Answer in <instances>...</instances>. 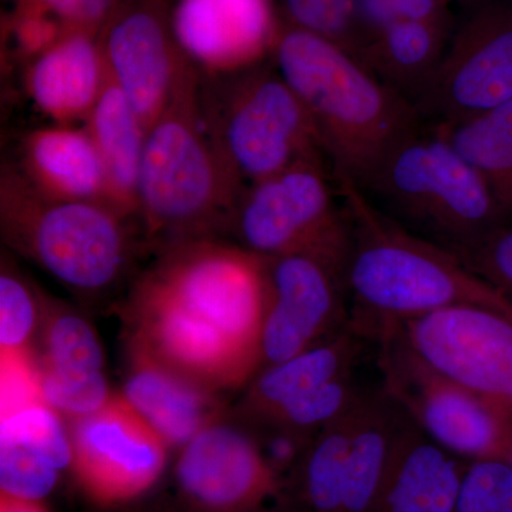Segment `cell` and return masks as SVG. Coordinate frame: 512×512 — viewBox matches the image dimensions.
<instances>
[{
	"label": "cell",
	"mask_w": 512,
	"mask_h": 512,
	"mask_svg": "<svg viewBox=\"0 0 512 512\" xmlns=\"http://www.w3.org/2000/svg\"><path fill=\"white\" fill-rule=\"evenodd\" d=\"M336 184L349 222L350 323L363 338L373 342L387 326L453 306H485L512 315L511 299L454 252L387 217L355 184Z\"/></svg>",
	"instance_id": "6da1fadb"
},
{
	"label": "cell",
	"mask_w": 512,
	"mask_h": 512,
	"mask_svg": "<svg viewBox=\"0 0 512 512\" xmlns=\"http://www.w3.org/2000/svg\"><path fill=\"white\" fill-rule=\"evenodd\" d=\"M272 52L311 117L335 180L365 190L394 148L424 124L412 101L328 37L286 25Z\"/></svg>",
	"instance_id": "7a4b0ae2"
},
{
	"label": "cell",
	"mask_w": 512,
	"mask_h": 512,
	"mask_svg": "<svg viewBox=\"0 0 512 512\" xmlns=\"http://www.w3.org/2000/svg\"><path fill=\"white\" fill-rule=\"evenodd\" d=\"M204 124L194 77L147 131L137 212L170 245L231 224L245 191Z\"/></svg>",
	"instance_id": "3957f363"
},
{
	"label": "cell",
	"mask_w": 512,
	"mask_h": 512,
	"mask_svg": "<svg viewBox=\"0 0 512 512\" xmlns=\"http://www.w3.org/2000/svg\"><path fill=\"white\" fill-rule=\"evenodd\" d=\"M362 191L387 217L454 254L508 224L476 168L426 124L394 148Z\"/></svg>",
	"instance_id": "277c9868"
},
{
	"label": "cell",
	"mask_w": 512,
	"mask_h": 512,
	"mask_svg": "<svg viewBox=\"0 0 512 512\" xmlns=\"http://www.w3.org/2000/svg\"><path fill=\"white\" fill-rule=\"evenodd\" d=\"M126 215L107 202L45 197L19 175L2 183L3 237L67 288L99 293L131 256Z\"/></svg>",
	"instance_id": "5b68a950"
},
{
	"label": "cell",
	"mask_w": 512,
	"mask_h": 512,
	"mask_svg": "<svg viewBox=\"0 0 512 512\" xmlns=\"http://www.w3.org/2000/svg\"><path fill=\"white\" fill-rule=\"evenodd\" d=\"M261 367L264 258L210 238L170 245L137 285Z\"/></svg>",
	"instance_id": "8992f818"
},
{
	"label": "cell",
	"mask_w": 512,
	"mask_h": 512,
	"mask_svg": "<svg viewBox=\"0 0 512 512\" xmlns=\"http://www.w3.org/2000/svg\"><path fill=\"white\" fill-rule=\"evenodd\" d=\"M205 123L245 188L292 165L326 158L308 111L276 69L245 70Z\"/></svg>",
	"instance_id": "52a82bcc"
},
{
	"label": "cell",
	"mask_w": 512,
	"mask_h": 512,
	"mask_svg": "<svg viewBox=\"0 0 512 512\" xmlns=\"http://www.w3.org/2000/svg\"><path fill=\"white\" fill-rule=\"evenodd\" d=\"M379 345L383 387L424 436L466 461L507 460L512 414L427 365L396 326L373 339Z\"/></svg>",
	"instance_id": "ba28073f"
},
{
	"label": "cell",
	"mask_w": 512,
	"mask_h": 512,
	"mask_svg": "<svg viewBox=\"0 0 512 512\" xmlns=\"http://www.w3.org/2000/svg\"><path fill=\"white\" fill-rule=\"evenodd\" d=\"M325 161H303L248 185L231 224L241 247L261 256L315 254L345 265L349 222Z\"/></svg>",
	"instance_id": "9c48e42d"
},
{
	"label": "cell",
	"mask_w": 512,
	"mask_h": 512,
	"mask_svg": "<svg viewBox=\"0 0 512 512\" xmlns=\"http://www.w3.org/2000/svg\"><path fill=\"white\" fill-rule=\"evenodd\" d=\"M512 100V9L484 6L451 37L414 101L426 126H448Z\"/></svg>",
	"instance_id": "30bf717a"
},
{
	"label": "cell",
	"mask_w": 512,
	"mask_h": 512,
	"mask_svg": "<svg viewBox=\"0 0 512 512\" xmlns=\"http://www.w3.org/2000/svg\"><path fill=\"white\" fill-rule=\"evenodd\" d=\"M264 264L259 370L285 362L350 325L345 265L315 254L264 258Z\"/></svg>",
	"instance_id": "8fae6325"
},
{
	"label": "cell",
	"mask_w": 512,
	"mask_h": 512,
	"mask_svg": "<svg viewBox=\"0 0 512 512\" xmlns=\"http://www.w3.org/2000/svg\"><path fill=\"white\" fill-rule=\"evenodd\" d=\"M394 326L427 365L512 414L511 313L453 306Z\"/></svg>",
	"instance_id": "7c38bea8"
},
{
	"label": "cell",
	"mask_w": 512,
	"mask_h": 512,
	"mask_svg": "<svg viewBox=\"0 0 512 512\" xmlns=\"http://www.w3.org/2000/svg\"><path fill=\"white\" fill-rule=\"evenodd\" d=\"M70 440L76 476L100 503L131 500L163 473L167 444L121 396L111 397L99 412L73 420Z\"/></svg>",
	"instance_id": "4fadbf2b"
},
{
	"label": "cell",
	"mask_w": 512,
	"mask_h": 512,
	"mask_svg": "<svg viewBox=\"0 0 512 512\" xmlns=\"http://www.w3.org/2000/svg\"><path fill=\"white\" fill-rule=\"evenodd\" d=\"M177 480L201 512H249L279 490V477L255 434L217 419L183 447Z\"/></svg>",
	"instance_id": "5bb4252c"
},
{
	"label": "cell",
	"mask_w": 512,
	"mask_h": 512,
	"mask_svg": "<svg viewBox=\"0 0 512 512\" xmlns=\"http://www.w3.org/2000/svg\"><path fill=\"white\" fill-rule=\"evenodd\" d=\"M101 49L111 82L147 130L194 79L177 40L154 9L133 8L114 16Z\"/></svg>",
	"instance_id": "9a60e30c"
},
{
	"label": "cell",
	"mask_w": 512,
	"mask_h": 512,
	"mask_svg": "<svg viewBox=\"0 0 512 512\" xmlns=\"http://www.w3.org/2000/svg\"><path fill=\"white\" fill-rule=\"evenodd\" d=\"M278 33L271 0H180L174 12L181 52L211 72L254 67Z\"/></svg>",
	"instance_id": "2e32d148"
},
{
	"label": "cell",
	"mask_w": 512,
	"mask_h": 512,
	"mask_svg": "<svg viewBox=\"0 0 512 512\" xmlns=\"http://www.w3.org/2000/svg\"><path fill=\"white\" fill-rule=\"evenodd\" d=\"M124 402L170 446L184 447L212 421L220 419L214 390L202 386L131 349Z\"/></svg>",
	"instance_id": "e0dca14e"
},
{
	"label": "cell",
	"mask_w": 512,
	"mask_h": 512,
	"mask_svg": "<svg viewBox=\"0 0 512 512\" xmlns=\"http://www.w3.org/2000/svg\"><path fill=\"white\" fill-rule=\"evenodd\" d=\"M109 80L101 43L92 33L69 30L36 57L28 76L30 96L59 123L89 116Z\"/></svg>",
	"instance_id": "ac0fdd59"
},
{
	"label": "cell",
	"mask_w": 512,
	"mask_h": 512,
	"mask_svg": "<svg viewBox=\"0 0 512 512\" xmlns=\"http://www.w3.org/2000/svg\"><path fill=\"white\" fill-rule=\"evenodd\" d=\"M23 168V178L45 197L110 204L103 160L86 127L62 124L30 134Z\"/></svg>",
	"instance_id": "d6986e66"
},
{
	"label": "cell",
	"mask_w": 512,
	"mask_h": 512,
	"mask_svg": "<svg viewBox=\"0 0 512 512\" xmlns=\"http://www.w3.org/2000/svg\"><path fill=\"white\" fill-rule=\"evenodd\" d=\"M366 340L350 323L313 348L259 370L242 400V419L255 429L295 397L353 372Z\"/></svg>",
	"instance_id": "ffe728a7"
},
{
	"label": "cell",
	"mask_w": 512,
	"mask_h": 512,
	"mask_svg": "<svg viewBox=\"0 0 512 512\" xmlns=\"http://www.w3.org/2000/svg\"><path fill=\"white\" fill-rule=\"evenodd\" d=\"M466 464L412 423L372 512H456Z\"/></svg>",
	"instance_id": "44dd1931"
},
{
	"label": "cell",
	"mask_w": 512,
	"mask_h": 512,
	"mask_svg": "<svg viewBox=\"0 0 512 512\" xmlns=\"http://www.w3.org/2000/svg\"><path fill=\"white\" fill-rule=\"evenodd\" d=\"M412 423L383 386L370 390L350 450L342 512H372Z\"/></svg>",
	"instance_id": "7402d4cb"
},
{
	"label": "cell",
	"mask_w": 512,
	"mask_h": 512,
	"mask_svg": "<svg viewBox=\"0 0 512 512\" xmlns=\"http://www.w3.org/2000/svg\"><path fill=\"white\" fill-rule=\"evenodd\" d=\"M86 130L103 160L111 207L126 217L136 214L138 175L148 130L110 77L86 117Z\"/></svg>",
	"instance_id": "603a6c76"
},
{
	"label": "cell",
	"mask_w": 512,
	"mask_h": 512,
	"mask_svg": "<svg viewBox=\"0 0 512 512\" xmlns=\"http://www.w3.org/2000/svg\"><path fill=\"white\" fill-rule=\"evenodd\" d=\"M448 22L403 20L384 29L356 57L380 82L416 101L447 46Z\"/></svg>",
	"instance_id": "cb8c5ba5"
},
{
	"label": "cell",
	"mask_w": 512,
	"mask_h": 512,
	"mask_svg": "<svg viewBox=\"0 0 512 512\" xmlns=\"http://www.w3.org/2000/svg\"><path fill=\"white\" fill-rule=\"evenodd\" d=\"M369 393L318 431L291 471L302 512H342L350 450Z\"/></svg>",
	"instance_id": "d4e9b609"
},
{
	"label": "cell",
	"mask_w": 512,
	"mask_h": 512,
	"mask_svg": "<svg viewBox=\"0 0 512 512\" xmlns=\"http://www.w3.org/2000/svg\"><path fill=\"white\" fill-rule=\"evenodd\" d=\"M431 128L476 168L512 222V100L480 116Z\"/></svg>",
	"instance_id": "484cf974"
},
{
	"label": "cell",
	"mask_w": 512,
	"mask_h": 512,
	"mask_svg": "<svg viewBox=\"0 0 512 512\" xmlns=\"http://www.w3.org/2000/svg\"><path fill=\"white\" fill-rule=\"evenodd\" d=\"M45 318V355L39 366L70 375L103 372V349L86 319L66 308H47Z\"/></svg>",
	"instance_id": "4316f807"
},
{
	"label": "cell",
	"mask_w": 512,
	"mask_h": 512,
	"mask_svg": "<svg viewBox=\"0 0 512 512\" xmlns=\"http://www.w3.org/2000/svg\"><path fill=\"white\" fill-rule=\"evenodd\" d=\"M367 392L369 389H363L356 382L353 372L346 373L295 397L254 430L276 427L313 437L323 427L350 412Z\"/></svg>",
	"instance_id": "83f0119b"
},
{
	"label": "cell",
	"mask_w": 512,
	"mask_h": 512,
	"mask_svg": "<svg viewBox=\"0 0 512 512\" xmlns=\"http://www.w3.org/2000/svg\"><path fill=\"white\" fill-rule=\"evenodd\" d=\"M0 443L20 444L29 448L57 470H63L73 463L70 433L64 430L60 414L45 402L30 404L19 412L3 417Z\"/></svg>",
	"instance_id": "f1b7e54d"
},
{
	"label": "cell",
	"mask_w": 512,
	"mask_h": 512,
	"mask_svg": "<svg viewBox=\"0 0 512 512\" xmlns=\"http://www.w3.org/2000/svg\"><path fill=\"white\" fill-rule=\"evenodd\" d=\"M403 20L448 22L443 0H355L353 3L352 55L384 29Z\"/></svg>",
	"instance_id": "f546056e"
},
{
	"label": "cell",
	"mask_w": 512,
	"mask_h": 512,
	"mask_svg": "<svg viewBox=\"0 0 512 512\" xmlns=\"http://www.w3.org/2000/svg\"><path fill=\"white\" fill-rule=\"evenodd\" d=\"M40 313L39 301L16 272L0 275V353L30 352Z\"/></svg>",
	"instance_id": "4dcf8cb0"
},
{
	"label": "cell",
	"mask_w": 512,
	"mask_h": 512,
	"mask_svg": "<svg viewBox=\"0 0 512 512\" xmlns=\"http://www.w3.org/2000/svg\"><path fill=\"white\" fill-rule=\"evenodd\" d=\"M39 372L43 402L72 421L99 412L113 397L103 372L70 375L42 366Z\"/></svg>",
	"instance_id": "1f68e13d"
},
{
	"label": "cell",
	"mask_w": 512,
	"mask_h": 512,
	"mask_svg": "<svg viewBox=\"0 0 512 512\" xmlns=\"http://www.w3.org/2000/svg\"><path fill=\"white\" fill-rule=\"evenodd\" d=\"M456 512H512V467L500 458L467 461Z\"/></svg>",
	"instance_id": "d6a6232c"
},
{
	"label": "cell",
	"mask_w": 512,
	"mask_h": 512,
	"mask_svg": "<svg viewBox=\"0 0 512 512\" xmlns=\"http://www.w3.org/2000/svg\"><path fill=\"white\" fill-rule=\"evenodd\" d=\"M59 470L20 444L0 443V490L3 495L40 501L55 488Z\"/></svg>",
	"instance_id": "836d02e7"
},
{
	"label": "cell",
	"mask_w": 512,
	"mask_h": 512,
	"mask_svg": "<svg viewBox=\"0 0 512 512\" xmlns=\"http://www.w3.org/2000/svg\"><path fill=\"white\" fill-rule=\"evenodd\" d=\"M288 25L333 40L352 53L355 0H281Z\"/></svg>",
	"instance_id": "e575fe53"
},
{
	"label": "cell",
	"mask_w": 512,
	"mask_h": 512,
	"mask_svg": "<svg viewBox=\"0 0 512 512\" xmlns=\"http://www.w3.org/2000/svg\"><path fill=\"white\" fill-rule=\"evenodd\" d=\"M456 255L474 274L500 289L512 301V222Z\"/></svg>",
	"instance_id": "d590c367"
},
{
	"label": "cell",
	"mask_w": 512,
	"mask_h": 512,
	"mask_svg": "<svg viewBox=\"0 0 512 512\" xmlns=\"http://www.w3.org/2000/svg\"><path fill=\"white\" fill-rule=\"evenodd\" d=\"M2 419L30 404L43 402L39 365L30 352L0 353Z\"/></svg>",
	"instance_id": "8d00e7d4"
},
{
	"label": "cell",
	"mask_w": 512,
	"mask_h": 512,
	"mask_svg": "<svg viewBox=\"0 0 512 512\" xmlns=\"http://www.w3.org/2000/svg\"><path fill=\"white\" fill-rule=\"evenodd\" d=\"M117 0H20V6L42 10L62 23L66 32L92 33L110 18Z\"/></svg>",
	"instance_id": "74e56055"
},
{
	"label": "cell",
	"mask_w": 512,
	"mask_h": 512,
	"mask_svg": "<svg viewBox=\"0 0 512 512\" xmlns=\"http://www.w3.org/2000/svg\"><path fill=\"white\" fill-rule=\"evenodd\" d=\"M16 39L20 49L39 56L66 33L62 23L42 10L20 6L15 23Z\"/></svg>",
	"instance_id": "f35d334b"
},
{
	"label": "cell",
	"mask_w": 512,
	"mask_h": 512,
	"mask_svg": "<svg viewBox=\"0 0 512 512\" xmlns=\"http://www.w3.org/2000/svg\"><path fill=\"white\" fill-rule=\"evenodd\" d=\"M0 512H47L40 501L19 500L0 494Z\"/></svg>",
	"instance_id": "ab89813d"
},
{
	"label": "cell",
	"mask_w": 512,
	"mask_h": 512,
	"mask_svg": "<svg viewBox=\"0 0 512 512\" xmlns=\"http://www.w3.org/2000/svg\"><path fill=\"white\" fill-rule=\"evenodd\" d=\"M505 461H508V463H510L511 467H512V444H511V448H510V453H508L507 460H505Z\"/></svg>",
	"instance_id": "60d3db41"
},
{
	"label": "cell",
	"mask_w": 512,
	"mask_h": 512,
	"mask_svg": "<svg viewBox=\"0 0 512 512\" xmlns=\"http://www.w3.org/2000/svg\"><path fill=\"white\" fill-rule=\"evenodd\" d=\"M444 3L450 2V0H443Z\"/></svg>",
	"instance_id": "b9f144b4"
}]
</instances>
